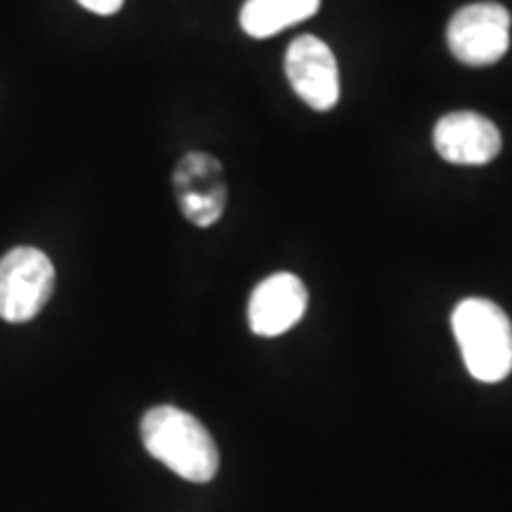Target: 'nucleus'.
<instances>
[{"instance_id": "obj_1", "label": "nucleus", "mask_w": 512, "mask_h": 512, "mask_svg": "<svg viewBox=\"0 0 512 512\" xmlns=\"http://www.w3.org/2000/svg\"><path fill=\"white\" fill-rule=\"evenodd\" d=\"M145 451L174 475L207 484L219 472V448L195 415L176 406L150 408L140 422Z\"/></svg>"}, {"instance_id": "obj_2", "label": "nucleus", "mask_w": 512, "mask_h": 512, "mask_svg": "<svg viewBox=\"0 0 512 512\" xmlns=\"http://www.w3.org/2000/svg\"><path fill=\"white\" fill-rule=\"evenodd\" d=\"M453 335L475 380L494 384L512 373V323L489 299H465L453 309Z\"/></svg>"}, {"instance_id": "obj_3", "label": "nucleus", "mask_w": 512, "mask_h": 512, "mask_svg": "<svg viewBox=\"0 0 512 512\" xmlns=\"http://www.w3.org/2000/svg\"><path fill=\"white\" fill-rule=\"evenodd\" d=\"M55 292V266L36 247H15L0 259V318L29 323Z\"/></svg>"}, {"instance_id": "obj_4", "label": "nucleus", "mask_w": 512, "mask_h": 512, "mask_svg": "<svg viewBox=\"0 0 512 512\" xmlns=\"http://www.w3.org/2000/svg\"><path fill=\"white\" fill-rule=\"evenodd\" d=\"M510 24V12L501 3L465 5L448 22V50L470 67L494 64L508 53Z\"/></svg>"}, {"instance_id": "obj_5", "label": "nucleus", "mask_w": 512, "mask_h": 512, "mask_svg": "<svg viewBox=\"0 0 512 512\" xmlns=\"http://www.w3.org/2000/svg\"><path fill=\"white\" fill-rule=\"evenodd\" d=\"M174 197L192 226L209 228L221 219L228 204V183L223 166L207 152L192 150L176 164Z\"/></svg>"}, {"instance_id": "obj_6", "label": "nucleus", "mask_w": 512, "mask_h": 512, "mask_svg": "<svg viewBox=\"0 0 512 512\" xmlns=\"http://www.w3.org/2000/svg\"><path fill=\"white\" fill-rule=\"evenodd\" d=\"M285 74L294 93L316 112H330L339 102V67L328 43L318 36H297L285 55Z\"/></svg>"}, {"instance_id": "obj_7", "label": "nucleus", "mask_w": 512, "mask_h": 512, "mask_svg": "<svg viewBox=\"0 0 512 512\" xmlns=\"http://www.w3.org/2000/svg\"><path fill=\"white\" fill-rule=\"evenodd\" d=\"M503 138L498 126L479 112H451L434 126V150L458 166H482L501 155Z\"/></svg>"}, {"instance_id": "obj_8", "label": "nucleus", "mask_w": 512, "mask_h": 512, "mask_svg": "<svg viewBox=\"0 0 512 512\" xmlns=\"http://www.w3.org/2000/svg\"><path fill=\"white\" fill-rule=\"evenodd\" d=\"M309 309V292L294 273L268 275L249 297V330L259 337H278L292 330Z\"/></svg>"}, {"instance_id": "obj_9", "label": "nucleus", "mask_w": 512, "mask_h": 512, "mask_svg": "<svg viewBox=\"0 0 512 512\" xmlns=\"http://www.w3.org/2000/svg\"><path fill=\"white\" fill-rule=\"evenodd\" d=\"M320 8V0H247L240 10V27L252 38H271L302 24Z\"/></svg>"}, {"instance_id": "obj_10", "label": "nucleus", "mask_w": 512, "mask_h": 512, "mask_svg": "<svg viewBox=\"0 0 512 512\" xmlns=\"http://www.w3.org/2000/svg\"><path fill=\"white\" fill-rule=\"evenodd\" d=\"M76 3H79L81 8H86L88 12H95V15L110 17L114 12L121 10L124 0H76Z\"/></svg>"}]
</instances>
